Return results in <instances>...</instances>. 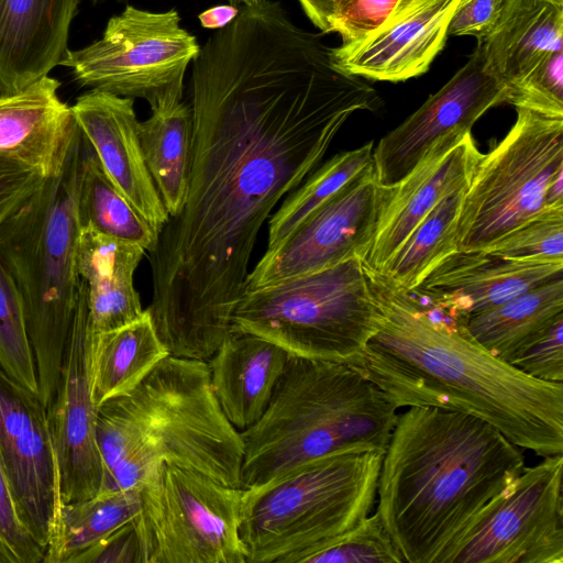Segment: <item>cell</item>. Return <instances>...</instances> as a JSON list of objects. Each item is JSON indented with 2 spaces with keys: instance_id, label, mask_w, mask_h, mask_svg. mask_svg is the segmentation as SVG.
Here are the masks:
<instances>
[{
  "instance_id": "obj_2",
  "label": "cell",
  "mask_w": 563,
  "mask_h": 563,
  "mask_svg": "<svg viewBox=\"0 0 563 563\" xmlns=\"http://www.w3.org/2000/svg\"><path fill=\"white\" fill-rule=\"evenodd\" d=\"M379 327L351 364L397 408L475 416L539 456L563 453V383L534 378L475 342L463 325L431 319L387 275L364 267Z\"/></svg>"
},
{
  "instance_id": "obj_33",
  "label": "cell",
  "mask_w": 563,
  "mask_h": 563,
  "mask_svg": "<svg viewBox=\"0 0 563 563\" xmlns=\"http://www.w3.org/2000/svg\"><path fill=\"white\" fill-rule=\"evenodd\" d=\"M0 367L26 390L38 396L35 363L26 331L22 299L1 263Z\"/></svg>"
},
{
  "instance_id": "obj_46",
  "label": "cell",
  "mask_w": 563,
  "mask_h": 563,
  "mask_svg": "<svg viewBox=\"0 0 563 563\" xmlns=\"http://www.w3.org/2000/svg\"><path fill=\"white\" fill-rule=\"evenodd\" d=\"M544 1L551 2V3L560 5V7H563V0H544Z\"/></svg>"
},
{
  "instance_id": "obj_19",
  "label": "cell",
  "mask_w": 563,
  "mask_h": 563,
  "mask_svg": "<svg viewBox=\"0 0 563 563\" xmlns=\"http://www.w3.org/2000/svg\"><path fill=\"white\" fill-rule=\"evenodd\" d=\"M71 110L109 178L159 233L169 213L145 164L134 99L90 89Z\"/></svg>"
},
{
  "instance_id": "obj_24",
  "label": "cell",
  "mask_w": 563,
  "mask_h": 563,
  "mask_svg": "<svg viewBox=\"0 0 563 563\" xmlns=\"http://www.w3.org/2000/svg\"><path fill=\"white\" fill-rule=\"evenodd\" d=\"M288 356L277 344L231 328L208 367L212 391L235 429L243 431L262 417Z\"/></svg>"
},
{
  "instance_id": "obj_8",
  "label": "cell",
  "mask_w": 563,
  "mask_h": 563,
  "mask_svg": "<svg viewBox=\"0 0 563 563\" xmlns=\"http://www.w3.org/2000/svg\"><path fill=\"white\" fill-rule=\"evenodd\" d=\"M380 318L361 260L354 256L244 290L231 328L262 336L292 356L351 365Z\"/></svg>"
},
{
  "instance_id": "obj_28",
  "label": "cell",
  "mask_w": 563,
  "mask_h": 563,
  "mask_svg": "<svg viewBox=\"0 0 563 563\" xmlns=\"http://www.w3.org/2000/svg\"><path fill=\"white\" fill-rule=\"evenodd\" d=\"M90 353L91 391L97 408L134 389L169 355L146 309L125 327L90 334Z\"/></svg>"
},
{
  "instance_id": "obj_10",
  "label": "cell",
  "mask_w": 563,
  "mask_h": 563,
  "mask_svg": "<svg viewBox=\"0 0 563 563\" xmlns=\"http://www.w3.org/2000/svg\"><path fill=\"white\" fill-rule=\"evenodd\" d=\"M139 488L134 523L143 563H246L241 487L161 461Z\"/></svg>"
},
{
  "instance_id": "obj_32",
  "label": "cell",
  "mask_w": 563,
  "mask_h": 563,
  "mask_svg": "<svg viewBox=\"0 0 563 563\" xmlns=\"http://www.w3.org/2000/svg\"><path fill=\"white\" fill-rule=\"evenodd\" d=\"M373 151L371 141L355 150L341 152L318 166L285 197L279 209L271 217L267 249L277 245L314 209L373 165Z\"/></svg>"
},
{
  "instance_id": "obj_14",
  "label": "cell",
  "mask_w": 563,
  "mask_h": 563,
  "mask_svg": "<svg viewBox=\"0 0 563 563\" xmlns=\"http://www.w3.org/2000/svg\"><path fill=\"white\" fill-rule=\"evenodd\" d=\"M508 97L509 88L489 70L483 46L477 43L453 77L374 147V172L379 186L397 185L435 141L470 132L486 111L507 103Z\"/></svg>"
},
{
  "instance_id": "obj_18",
  "label": "cell",
  "mask_w": 563,
  "mask_h": 563,
  "mask_svg": "<svg viewBox=\"0 0 563 563\" xmlns=\"http://www.w3.org/2000/svg\"><path fill=\"white\" fill-rule=\"evenodd\" d=\"M461 0H411L394 9L375 31L331 48L344 73L375 81L399 82L424 74L448 38Z\"/></svg>"
},
{
  "instance_id": "obj_35",
  "label": "cell",
  "mask_w": 563,
  "mask_h": 563,
  "mask_svg": "<svg viewBox=\"0 0 563 563\" xmlns=\"http://www.w3.org/2000/svg\"><path fill=\"white\" fill-rule=\"evenodd\" d=\"M302 563H405L377 511Z\"/></svg>"
},
{
  "instance_id": "obj_47",
  "label": "cell",
  "mask_w": 563,
  "mask_h": 563,
  "mask_svg": "<svg viewBox=\"0 0 563 563\" xmlns=\"http://www.w3.org/2000/svg\"><path fill=\"white\" fill-rule=\"evenodd\" d=\"M409 1H411V0H399V2H398V4H397V5L405 4V3L409 2Z\"/></svg>"
},
{
  "instance_id": "obj_21",
  "label": "cell",
  "mask_w": 563,
  "mask_h": 563,
  "mask_svg": "<svg viewBox=\"0 0 563 563\" xmlns=\"http://www.w3.org/2000/svg\"><path fill=\"white\" fill-rule=\"evenodd\" d=\"M58 88L59 81L44 76L0 97V156L34 169L44 179L62 173L78 129Z\"/></svg>"
},
{
  "instance_id": "obj_12",
  "label": "cell",
  "mask_w": 563,
  "mask_h": 563,
  "mask_svg": "<svg viewBox=\"0 0 563 563\" xmlns=\"http://www.w3.org/2000/svg\"><path fill=\"white\" fill-rule=\"evenodd\" d=\"M563 453L516 477L443 563H563Z\"/></svg>"
},
{
  "instance_id": "obj_25",
  "label": "cell",
  "mask_w": 563,
  "mask_h": 563,
  "mask_svg": "<svg viewBox=\"0 0 563 563\" xmlns=\"http://www.w3.org/2000/svg\"><path fill=\"white\" fill-rule=\"evenodd\" d=\"M477 43L489 70L509 88L547 55L563 51V7L505 0L496 24Z\"/></svg>"
},
{
  "instance_id": "obj_39",
  "label": "cell",
  "mask_w": 563,
  "mask_h": 563,
  "mask_svg": "<svg viewBox=\"0 0 563 563\" xmlns=\"http://www.w3.org/2000/svg\"><path fill=\"white\" fill-rule=\"evenodd\" d=\"M510 364L534 378L563 383V319L554 323Z\"/></svg>"
},
{
  "instance_id": "obj_42",
  "label": "cell",
  "mask_w": 563,
  "mask_h": 563,
  "mask_svg": "<svg viewBox=\"0 0 563 563\" xmlns=\"http://www.w3.org/2000/svg\"><path fill=\"white\" fill-rule=\"evenodd\" d=\"M505 0H461L448 30L449 36L484 40L496 24Z\"/></svg>"
},
{
  "instance_id": "obj_6",
  "label": "cell",
  "mask_w": 563,
  "mask_h": 563,
  "mask_svg": "<svg viewBox=\"0 0 563 563\" xmlns=\"http://www.w3.org/2000/svg\"><path fill=\"white\" fill-rule=\"evenodd\" d=\"M80 153L78 128L62 173L45 178L0 224V263L22 299L45 407L58 383L76 307L80 229L74 198Z\"/></svg>"
},
{
  "instance_id": "obj_37",
  "label": "cell",
  "mask_w": 563,
  "mask_h": 563,
  "mask_svg": "<svg viewBox=\"0 0 563 563\" xmlns=\"http://www.w3.org/2000/svg\"><path fill=\"white\" fill-rule=\"evenodd\" d=\"M45 549L29 529L0 462V563H41Z\"/></svg>"
},
{
  "instance_id": "obj_30",
  "label": "cell",
  "mask_w": 563,
  "mask_h": 563,
  "mask_svg": "<svg viewBox=\"0 0 563 563\" xmlns=\"http://www.w3.org/2000/svg\"><path fill=\"white\" fill-rule=\"evenodd\" d=\"M141 509L140 488L98 493L62 504L43 563H70L111 532L132 521Z\"/></svg>"
},
{
  "instance_id": "obj_7",
  "label": "cell",
  "mask_w": 563,
  "mask_h": 563,
  "mask_svg": "<svg viewBox=\"0 0 563 563\" xmlns=\"http://www.w3.org/2000/svg\"><path fill=\"white\" fill-rule=\"evenodd\" d=\"M384 452L341 451L243 489L246 563H302L371 515Z\"/></svg>"
},
{
  "instance_id": "obj_34",
  "label": "cell",
  "mask_w": 563,
  "mask_h": 563,
  "mask_svg": "<svg viewBox=\"0 0 563 563\" xmlns=\"http://www.w3.org/2000/svg\"><path fill=\"white\" fill-rule=\"evenodd\" d=\"M479 251L518 262L563 263V206L548 208Z\"/></svg>"
},
{
  "instance_id": "obj_9",
  "label": "cell",
  "mask_w": 563,
  "mask_h": 563,
  "mask_svg": "<svg viewBox=\"0 0 563 563\" xmlns=\"http://www.w3.org/2000/svg\"><path fill=\"white\" fill-rule=\"evenodd\" d=\"M514 125L479 158L465 190L455 241L479 251L548 208L551 185L563 176V118L516 108Z\"/></svg>"
},
{
  "instance_id": "obj_17",
  "label": "cell",
  "mask_w": 563,
  "mask_h": 563,
  "mask_svg": "<svg viewBox=\"0 0 563 563\" xmlns=\"http://www.w3.org/2000/svg\"><path fill=\"white\" fill-rule=\"evenodd\" d=\"M482 155L471 131L435 141L401 181L385 188L374 233L361 258L362 265L382 272L441 199L468 186Z\"/></svg>"
},
{
  "instance_id": "obj_40",
  "label": "cell",
  "mask_w": 563,
  "mask_h": 563,
  "mask_svg": "<svg viewBox=\"0 0 563 563\" xmlns=\"http://www.w3.org/2000/svg\"><path fill=\"white\" fill-rule=\"evenodd\" d=\"M70 563H143L134 519L76 555Z\"/></svg>"
},
{
  "instance_id": "obj_36",
  "label": "cell",
  "mask_w": 563,
  "mask_h": 563,
  "mask_svg": "<svg viewBox=\"0 0 563 563\" xmlns=\"http://www.w3.org/2000/svg\"><path fill=\"white\" fill-rule=\"evenodd\" d=\"M507 103L563 118V51L547 55L510 85Z\"/></svg>"
},
{
  "instance_id": "obj_48",
  "label": "cell",
  "mask_w": 563,
  "mask_h": 563,
  "mask_svg": "<svg viewBox=\"0 0 563 563\" xmlns=\"http://www.w3.org/2000/svg\"><path fill=\"white\" fill-rule=\"evenodd\" d=\"M93 1H95V2H98V1H100V0H93ZM115 1H118V2H123L124 0H115Z\"/></svg>"
},
{
  "instance_id": "obj_13",
  "label": "cell",
  "mask_w": 563,
  "mask_h": 563,
  "mask_svg": "<svg viewBox=\"0 0 563 563\" xmlns=\"http://www.w3.org/2000/svg\"><path fill=\"white\" fill-rule=\"evenodd\" d=\"M385 188L374 164L306 217L283 241L267 249L249 272L244 290L363 257L374 233Z\"/></svg>"
},
{
  "instance_id": "obj_31",
  "label": "cell",
  "mask_w": 563,
  "mask_h": 563,
  "mask_svg": "<svg viewBox=\"0 0 563 563\" xmlns=\"http://www.w3.org/2000/svg\"><path fill=\"white\" fill-rule=\"evenodd\" d=\"M466 188L441 199L378 273L387 275L405 290L412 291L437 264L457 252L455 230Z\"/></svg>"
},
{
  "instance_id": "obj_26",
  "label": "cell",
  "mask_w": 563,
  "mask_h": 563,
  "mask_svg": "<svg viewBox=\"0 0 563 563\" xmlns=\"http://www.w3.org/2000/svg\"><path fill=\"white\" fill-rule=\"evenodd\" d=\"M562 319L563 276H560L470 316L463 327L481 346L510 364Z\"/></svg>"
},
{
  "instance_id": "obj_16",
  "label": "cell",
  "mask_w": 563,
  "mask_h": 563,
  "mask_svg": "<svg viewBox=\"0 0 563 563\" xmlns=\"http://www.w3.org/2000/svg\"><path fill=\"white\" fill-rule=\"evenodd\" d=\"M46 410L62 504L93 497L100 492L103 467L96 439L98 408L91 391L90 333L80 303L75 307L58 383Z\"/></svg>"
},
{
  "instance_id": "obj_1",
  "label": "cell",
  "mask_w": 563,
  "mask_h": 563,
  "mask_svg": "<svg viewBox=\"0 0 563 563\" xmlns=\"http://www.w3.org/2000/svg\"><path fill=\"white\" fill-rule=\"evenodd\" d=\"M277 1L241 5L192 62L185 202L150 252L155 330L176 357L208 361L230 332L262 225L377 91L332 60Z\"/></svg>"
},
{
  "instance_id": "obj_3",
  "label": "cell",
  "mask_w": 563,
  "mask_h": 563,
  "mask_svg": "<svg viewBox=\"0 0 563 563\" xmlns=\"http://www.w3.org/2000/svg\"><path fill=\"white\" fill-rule=\"evenodd\" d=\"M525 466L522 449L485 420L408 407L383 455L376 511L406 563H443Z\"/></svg>"
},
{
  "instance_id": "obj_29",
  "label": "cell",
  "mask_w": 563,
  "mask_h": 563,
  "mask_svg": "<svg viewBox=\"0 0 563 563\" xmlns=\"http://www.w3.org/2000/svg\"><path fill=\"white\" fill-rule=\"evenodd\" d=\"M74 199L80 230L91 229L136 244L148 253L155 247L158 231L134 209L109 178L82 133Z\"/></svg>"
},
{
  "instance_id": "obj_4",
  "label": "cell",
  "mask_w": 563,
  "mask_h": 563,
  "mask_svg": "<svg viewBox=\"0 0 563 563\" xmlns=\"http://www.w3.org/2000/svg\"><path fill=\"white\" fill-rule=\"evenodd\" d=\"M99 493L139 488L163 461L241 487L244 444L224 416L206 361L168 355L131 391L98 407Z\"/></svg>"
},
{
  "instance_id": "obj_22",
  "label": "cell",
  "mask_w": 563,
  "mask_h": 563,
  "mask_svg": "<svg viewBox=\"0 0 563 563\" xmlns=\"http://www.w3.org/2000/svg\"><path fill=\"white\" fill-rule=\"evenodd\" d=\"M79 1L0 0L1 96L21 91L60 64Z\"/></svg>"
},
{
  "instance_id": "obj_44",
  "label": "cell",
  "mask_w": 563,
  "mask_h": 563,
  "mask_svg": "<svg viewBox=\"0 0 563 563\" xmlns=\"http://www.w3.org/2000/svg\"><path fill=\"white\" fill-rule=\"evenodd\" d=\"M308 19L322 33H329V22L336 0H297Z\"/></svg>"
},
{
  "instance_id": "obj_38",
  "label": "cell",
  "mask_w": 563,
  "mask_h": 563,
  "mask_svg": "<svg viewBox=\"0 0 563 563\" xmlns=\"http://www.w3.org/2000/svg\"><path fill=\"white\" fill-rule=\"evenodd\" d=\"M399 0H336L329 33H338L342 43L358 40L378 29L393 13Z\"/></svg>"
},
{
  "instance_id": "obj_27",
  "label": "cell",
  "mask_w": 563,
  "mask_h": 563,
  "mask_svg": "<svg viewBox=\"0 0 563 563\" xmlns=\"http://www.w3.org/2000/svg\"><path fill=\"white\" fill-rule=\"evenodd\" d=\"M139 123L140 143L148 173L169 213L181 209L188 189L194 119L190 104L170 100L151 108Z\"/></svg>"
},
{
  "instance_id": "obj_45",
  "label": "cell",
  "mask_w": 563,
  "mask_h": 563,
  "mask_svg": "<svg viewBox=\"0 0 563 563\" xmlns=\"http://www.w3.org/2000/svg\"><path fill=\"white\" fill-rule=\"evenodd\" d=\"M228 1H229V3L234 4V5H253V4L261 3L265 0H228Z\"/></svg>"
},
{
  "instance_id": "obj_43",
  "label": "cell",
  "mask_w": 563,
  "mask_h": 563,
  "mask_svg": "<svg viewBox=\"0 0 563 563\" xmlns=\"http://www.w3.org/2000/svg\"><path fill=\"white\" fill-rule=\"evenodd\" d=\"M240 7L234 4L213 5L198 15L202 27L209 30H220L230 24L239 14Z\"/></svg>"
},
{
  "instance_id": "obj_23",
  "label": "cell",
  "mask_w": 563,
  "mask_h": 563,
  "mask_svg": "<svg viewBox=\"0 0 563 563\" xmlns=\"http://www.w3.org/2000/svg\"><path fill=\"white\" fill-rule=\"evenodd\" d=\"M145 253L136 244L91 229L79 232L77 298L91 335H100L137 320L143 313L134 273Z\"/></svg>"
},
{
  "instance_id": "obj_41",
  "label": "cell",
  "mask_w": 563,
  "mask_h": 563,
  "mask_svg": "<svg viewBox=\"0 0 563 563\" xmlns=\"http://www.w3.org/2000/svg\"><path fill=\"white\" fill-rule=\"evenodd\" d=\"M34 169L0 156V224L43 183Z\"/></svg>"
},
{
  "instance_id": "obj_5",
  "label": "cell",
  "mask_w": 563,
  "mask_h": 563,
  "mask_svg": "<svg viewBox=\"0 0 563 563\" xmlns=\"http://www.w3.org/2000/svg\"><path fill=\"white\" fill-rule=\"evenodd\" d=\"M398 408L349 364L289 355L262 417L240 431L241 488L327 454L385 452Z\"/></svg>"
},
{
  "instance_id": "obj_20",
  "label": "cell",
  "mask_w": 563,
  "mask_h": 563,
  "mask_svg": "<svg viewBox=\"0 0 563 563\" xmlns=\"http://www.w3.org/2000/svg\"><path fill=\"white\" fill-rule=\"evenodd\" d=\"M563 276V263L505 260L482 251H457L439 264L411 292L463 321Z\"/></svg>"
},
{
  "instance_id": "obj_15",
  "label": "cell",
  "mask_w": 563,
  "mask_h": 563,
  "mask_svg": "<svg viewBox=\"0 0 563 563\" xmlns=\"http://www.w3.org/2000/svg\"><path fill=\"white\" fill-rule=\"evenodd\" d=\"M0 462L29 529L46 551L62 506L47 410L1 367Z\"/></svg>"
},
{
  "instance_id": "obj_11",
  "label": "cell",
  "mask_w": 563,
  "mask_h": 563,
  "mask_svg": "<svg viewBox=\"0 0 563 563\" xmlns=\"http://www.w3.org/2000/svg\"><path fill=\"white\" fill-rule=\"evenodd\" d=\"M180 22L175 9L152 12L128 4L109 19L99 40L67 49L59 65L81 86L141 98L151 108L181 100L186 70L201 46Z\"/></svg>"
}]
</instances>
